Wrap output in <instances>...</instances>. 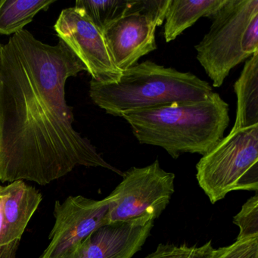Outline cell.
<instances>
[{
    "label": "cell",
    "mask_w": 258,
    "mask_h": 258,
    "mask_svg": "<svg viewBox=\"0 0 258 258\" xmlns=\"http://www.w3.org/2000/svg\"><path fill=\"white\" fill-rule=\"evenodd\" d=\"M16 251L10 245L3 211V186L0 185V258H15Z\"/></svg>",
    "instance_id": "19"
},
{
    "label": "cell",
    "mask_w": 258,
    "mask_h": 258,
    "mask_svg": "<svg viewBox=\"0 0 258 258\" xmlns=\"http://www.w3.org/2000/svg\"><path fill=\"white\" fill-rule=\"evenodd\" d=\"M121 182L106 199L108 223L155 221L170 203L175 191V174L161 168L158 160L122 173Z\"/></svg>",
    "instance_id": "6"
},
{
    "label": "cell",
    "mask_w": 258,
    "mask_h": 258,
    "mask_svg": "<svg viewBox=\"0 0 258 258\" xmlns=\"http://www.w3.org/2000/svg\"><path fill=\"white\" fill-rule=\"evenodd\" d=\"M43 200L42 195L25 181L3 186V211L10 245L17 251L31 217Z\"/></svg>",
    "instance_id": "11"
},
{
    "label": "cell",
    "mask_w": 258,
    "mask_h": 258,
    "mask_svg": "<svg viewBox=\"0 0 258 258\" xmlns=\"http://www.w3.org/2000/svg\"><path fill=\"white\" fill-rule=\"evenodd\" d=\"M154 222L140 220L104 225L92 232L70 258H132L150 235Z\"/></svg>",
    "instance_id": "10"
},
{
    "label": "cell",
    "mask_w": 258,
    "mask_h": 258,
    "mask_svg": "<svg viewBox=\"0 0 258 258\" xmlns=\"http://www.w3.org/2000/svg\"><path fill=\"white\" fill-rule=\"evenodd\" d=\"M170 0H132L124 13L104 28V39L120 72L157 49L155 30L161 26Z\"/></svg>",
    "instance_id": "7"
},
{
    "label": "cell",
    "mask_w": 258,
    "mask_h": 258,
    "mask_svg": "<svg viewBox=\"0 0 258 258\" xmlns=\"http://www.w3.org/2000/svg\"><path fill=\"white\" fill-rule=\"evenodd\" d=\"M214 93L207 81L190 72L159 66L152 61L137 63L121 72L116 83L92 79L90 96L107 114L161 106L178 102L205 100Z\"/></svg>",
    "instance_id": "3"
},
{
    "label": "cell",
    "mask_w": 258,
    "mask_h": 258,
    "mask_svg": "<svg viewBox=\"0 0 258 258\" xmlns=\"http://www.w3.org/2000/svg\"><path fill=\"white\" fill-rule=\"evenodd\" d=\"M195 46L197 59L220 87L232 69L258 52V0H226Z\"/></svg>",
    "instance_id": "4"
},
{
    "label": "cell",
    "mask_w": 258,
    "mask_h": 258,
    "mask_svg": "<svg viewBox=\"0 0 258 258\" xmlns=\"http://www.w3.org/2000/svg\"><path fill=\"white\" fill-rule=\"evenodd\" d=\"M54 28L93 80L101 83L118 81L121 72L113 62L103 33L82 10L75 7L62 10Z\"/></svg>",
    "instance_id": "9"
},
{
    "label": "cell",
    "mask_w": 258,
    "mask_h": 258,
    "mask_svg": "<svg viewBox=\"0 0 258 258\" xmlns=\"http://www.w3.org/2000/svg\"><path fill=\"white\" fill-rule=\"evenodd\" d=\"M108 214L106 198L94 200L77 196L56 201L50 241L40 258H70L92 232L108 224Z\"/></svg>",
    "instance_id": "8"
},
{
    "label": "cell",
    "mask_w": 258,
    "mask_h": 258,
    "mask_svg": "<svg viewBox=\"0 0 258 258\" xmlns=\"http://www.w3.org/2000/svg\"><path fill=\"white\" fill-rule=\"evenodd\" d=\"M84 71V63L61 40L51 46L23 30L3 46L1 182L46 185L78 166L102 167L122 176L74 128L64 88L69 78Z\"/></svg>",
    "instance_id": "1"
},
{
    "label": "cell",
    "mask_w": 258,
    "mask_h": 258,
    "mask_svg": "<svg viewBox=\"0 0 258 258\" xmlns=\"http://www.w3.org/2000/svg\"><path fill=\"white\" fill-rule=\"evenodd\" d=\"M196 179L212 204L231 191L257 192L258 125L231 130L198 162Z\"/></svg>",
    "instance_id": "5"
},
{
    "label": "cell",
    "mask_w": 258,
    "mask_h": 258,
    "mask_svg": "<svg viewBox=\"0 0 258 258\" xmlns=\"http://www.w3.org/2000/svg\"><path fill=\"white\" fill-rule=\"evenodd\" d=\"M237 97L236 118L232 129L258 125V52L244 64L234 85Z\"/></svg>",
    "instance_id": "13"
},
{
    "label": "cell",
    "mask_w": 258,
    "mask_h": 258,
    "mask_svg": "<svg viewBox=\"0 0 258 258\" xmlns=\"http://www.w3.org/2000/svg\"><path fill=\"white\" fill-rule=\"evenodd\" d=\"M229 105L217 93L205 100L178 102L121 113L140 144L163 148L173 158L206 155L224 137Z\"/></svg>",
    "instance_id": "2"
},
{
    "label": "cell",
    "mask_w": 258,
    "mask_h": 258,
    "mask_svg": "<svg viewBox=\"0 0 258 258\" xmlns=\"http://www.w3.org/2000/svg\"><path fill=\"white\" fill-rule=\"evenodd\" d=\"M215 252L211 241L201 246L160 244L144 258H212Z\"/></svg>",
    "instance_id": "16"
},
{
    "label": "cell",
    "mask_w": 258,
    "mask_h": 258,
    "mask_svg": "<svg viewBox=\"0 0 258 258\" xmlns=\"http://www.w3.org/2000/svg\"><path fill=\"white\" fill-rule=\"evenodd\" d=\"M233 223L239 228L236 240L258 237V195H255L242 205L233 217Z\"/></svg>",
    "instance_id": "17"
},
{
    "label": "cell",
    "mask_w": 258,
    "mask_h": 258,
    "mask_svg": "<svg viewBox=\"0 0 258 258\" xmlns=\"http://www.w3.org/2000/svg\"><path fill=\"white\" fill-rule=\"evenodd\" d=\"M255 258H258V256H256V257H255Z\"/></svg>",
    "instance_id": "22"
},
{
    "label": "cell",
    "mask_w": 258,
    "mask_h": 258,
    "mask_svg": "<svg viewBox=\"0 0 258 258\" xmlns=\"http://www.w3.org/2000/svg\"><path fill=\"white\" fill-rule=\"evenodd\" d=\"M54 3L55 0H1L0 34L21 32L39 12L47 10Z\"/></svg>",
    "instance_id": "14"
},
{
    "label": "cell",
    "mask_w": 258,
    "mask_h": 258,
    "mask_svg": "<svg viewBox=\"0 0 258 258\" xmlns=\"http://www.w3.org/2000/svg\"></svg>",
    "instance_id": "23"
},
{
    "label": "cell",
    "mask_w": 258,
    "mask_h": 258,
    "mask_svg": "<svg viewBox=\"0 0 258 258\" xmlns=\"http://www.w3.org/2000/svg\"><path fill=\"white\" fill-rule=\"evenodd\" d=\"M225 3L226 0H170L164 19L166 42L174 40L201 18L211 19Z\"/></svg>",
    "instance_id": "12"
},
{
    "label": "cell",
    "mask_w": 258,
    "mask_h": 258,
    "mask_svg": "<svg viewBox=\"0 0 258 258\" xmlns=\"http://www.w3.org/2000/svg\"><path fill=\"white\" fill-rule=\"evenodd\" d=\"M220 247L218 249H216L215 253H214V256L212 258H220Z\"/></svg>",
    "instance_id": "20"
},
{
    "label": "cell",
    "mask_w": 258,
    "mask_h": 258,
    "mask_svg": "<svg viewBox=\"0 0 258 258\" xmlns=\"http://www.w3.org/2000/svg\"><path fill=\"white\" fill-rule=\"evenodd\" d=\"M258 256L256 238L235 240L230 245L220 247V258H255Z\"/></svg>",
    "instance_id": "18"
},
{
    "label": "cell",
    "mask_w": 258,
    "mask_h": 258,
    "mask_svg": "<svg viewBox=\"0 0 258 258\" xmlns=\"http://www.w3.org/2000/svg\"><path fill=\"white\" fill-rule=\"evenodd\" d=\"M3 46H2V44L0 43V64H1V60H2Z\"/></svg>",
    "instance_id": "21"
},
{
    "label": "cell",
    "mask_w": 258,
    "mask_h": 258,
    "mask_svg": "<svg viewBox=\"0 0 258 258\" xmlns=\"http://www.w3.org/2000/svg\"><path fill=\"white\" fill-rule=\"evenodd\" d=\"M130 2L125 0H78L75 7L82 10L102 31L126 12Z\"/></svg>",
    "instance_id": "15"
}]
</instances>
